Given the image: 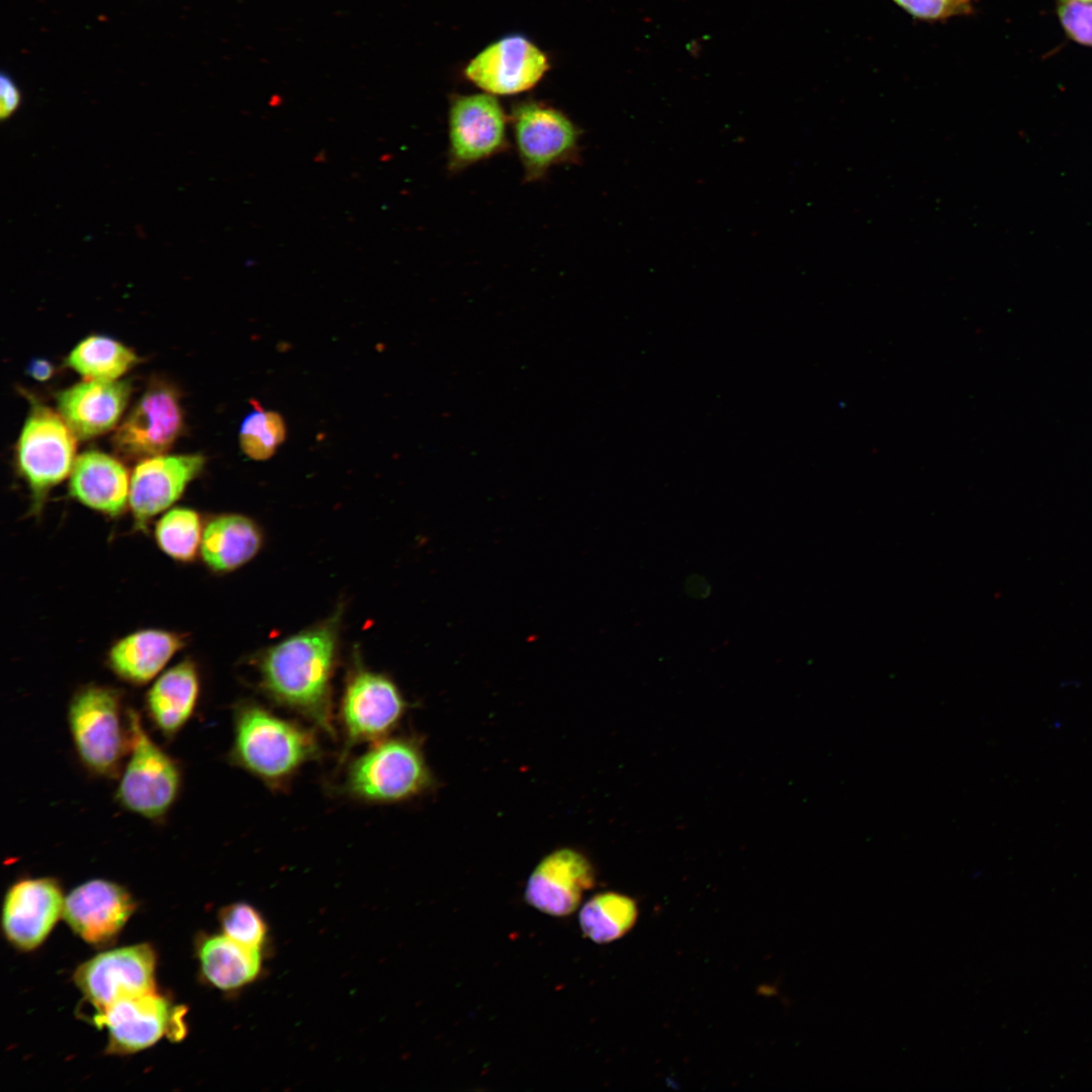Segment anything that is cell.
<instances>
[{"label": "cell", "instance_id": "1", "mask_svg": "<svg viewBox=\"0 0 1092 1092\" xmlns=\"http://www.w3.org/2000/svg\"><path fill=\"white\" fill-rule=\"evenodd\" d=\"M337 617L270 647L258 664L259 686L265 696L332 739L337 737L332 702Z\"/></svg>", "mask_w": 1092, "mask_h": 1092}, {"label": "cell", "instance_id": "2", "mask_svg": "<svg viewBox=\"0 0 1092 1092\" xmlns=\"http://www.w3.org/2000/svg\"><path fill=\"white\" fill-rule=\"evenodd\" d=\"M233 722L228 760L274 792L288 789L299 770L322 754L314 729L257 703H238Z\"/></svg>", "mask_w": 1092, "mask_h": 1092}, {"label": "cell", "instance_id": "3", "mask_svg": "<svg viewBox=\"0 0 1092 1092\" xmlns=\"http://www.w3.org/2000/svg\"><path fill=\"white\" fill-rule=\"evenodd\" d=\"M434 784L422 745L412 736H388L354 758L347 766L341 793L376 805L410 801Z\"/></svg>", "mask_w": 1092, "mask_h": 1092}, {"label": "cell", "instance_id": "4", "mask_svg": "<svg viewBox=\"0 0 1092 1092\" xmlns=\"http://www.w3.org/2000/svg\"><path fill=\"white\" fill-rule=\"evenodd\" d=\"M68 726L83 766L101 778H117L129 750L127 717L122 718V695L108 686L89 684L78 689L68 706Z\"/></svg>", "mask_w": 1092, "mask_h": 1092}, {"label": "cell", "instance_id": "5", "mask_svg": "<svg viewBox=\"0 0 1092 1092\" xmlns=\"http://www.w3.org/2000/svg\"><path fill=\"white\" fill-rule=\"evenodd\" d=\"M129 750L115 791L125 810L151 821H161L178 799L182 770L178 761L158 745L145 729L141 715L126 711Z\"/></svg>", "mask_w": 1092, "mask_h": 1092}, {"label": "cell", "instance_id": "6", "mask_svg": "<svg viewBox=\"0 0 1092 1092\" xmlns=\"http://www.w3.org/2000/svg\"><path fill=\"white\" fill-rule=\"evenodd\" d=\"M30 396V395H29ZM30 411L16 444V466L38 514L53 487L70 476L77 437L59 413L30 396Z\"/></svg>", "mask_w": 1092, "mask_h": 1092}, {"label": "cell", "instance_id": "7", "mask_svg": "<svg viewBox=\"0 0 1092 1092\" xmlns=\"http://www.w3.org/2000/svg\"><path fill=\"white\" fill-rule=\"evenodd\" d=\"M511 121L525 182L539 181L551 168L579 160L582 131L560 110L522 102L514 107Z\"/></svg>", "mask_w": 1092, "mask_h": 1092}, {"label": "cell", "instance_id": "8", "mask_svg": "<svg viewBox=\"0 0 1092 1092\" xmlns=\"http://www.w3.org/2000/svg\"><path fill=\"white\" fill-rule=\"evenodd\" d=\"M406 707L400 690L387 675L363 668L355 670L346 682L339 708L344 738L341 761L354 746L388 737Z\"/></svg>", "mask_w": 1092, "mask_h": 1092}, {"label": "cell", "instance_id": "9", "mask_svg": "<svg viewBox=\"0 0 1092 1092\" xmlns=\"http://www.w3.org/2000/svg\"><path fill=\"white\" fill-rule=\"evenodd\" d=\"M184 419L177 388L154 380L115 430L112 445L127 460L165 454L183 431Z\"/></svg>", "mask_w": 1092, "mask_h": 1092}, {"label": "cell", "instance_id": "10", "mask_svg": "<svg viewBox=\"0 0 1092 1092\" xmlns=\"http://www.w3.org/2000/svg\"><path fill=\"white\" fill-rule=\"evenodd\" d=\"M508 118L491 94L453 98L448 114L447 166L457 173L509 149Z\"/></svg>", "mask_w": 1092, "mask_h": 1092}, {"label": "cell", "instance_id": "11", "mask_svg": "<svg viewBox=\"0 0 1092 1092\" xmlns=\"http://www.w3.org/2000/svg\"><path fill=\"white\" fill-rule=\"evenodd\" d=\"M184 1010L155 991L124 998L98 1011L93 1020L108 1031L107 1052L131 1054L162 1037L179 1039L185 1033Z\"/></svg>", "mask_w": 1092, "mask_h": 1092}, {"label": "cell", "instance_id": "12", "mask_svg": "<svg viewBox=\"0 0 1092 1092\" xmlns=\"http://www.w3.org/2000/svg\"><path fill=\"white\" fill-rule=\"evenodd\" d=\"M156 953L149 944L102 952L80 965L74 981L86 999L103 1010L114 1002L155 991Z\"/></svg>", "mask_w": 1092, "mask_h": 1092}, {"label": "cell", "instance_id": "13", "mask_svg": "<svg viewBox=\"0 0 1092 1092\" xmlns=\"http://www.w3.org/2000/svg\"><path fill=\"white\" fill-rule=\"evenodd\" d=\"M201 454L158 455L141 460L130 475L128 508L136 530L171 509L203 470Z\"/></svg>", "mask_w": 1092, "mask_h": 1092}, {"label": "cell", "instance_id": "14", "mask_svg": "<svg viewBox=\"0 0 1092 1092\" xmlns=\"http://www.w3.org/2000/svg\"><path fill=\"white\" fill-rule=\"evenodd\" d=\"M64 903L62 889L52 878L16 882L3 904L2 926L7 939L23 950L37 947L63 914Z\"/></svg>", "mask_w": 1092, "mask_h": 1092}, {"label": "cell", "instance_id": "15", "mask_svg": "<svg viewBox=\"0 0 1092 1092\" xmlns=\"http://www.w3.org/2000/svg\"><path fill=\"white\" fill-rule=\"evenodd\" d=\"M595 883V870L586 856L573 848H559L536 866L528 879L525 898L543 913L567 916L578 908L583 893Z\"/></svg>", "mask_w": 1092, "mask_h": 1092}, {"label": "cell", "instance_id": "16", "mask_svg": "<svg viewBox=\"0 0 1092 1092\" xmlns=\"http://www.w3.org/2000/svg\"><path fill=\"white\" fill-rule=\"evenodd\" d=\"M547 70L544 54L516 35L487 47L469 63L465 75L488 94L510 95L535 86Z\"/></svg>", "mask_w": 1092, "mask_h": 1092}, {"label": "cell", "instance_id": "17", "mask_svg": "<svg viewBox=\"0 0 1092 1092\" xmlns=\"http://www.w3.org/2000/svg\"><path fill=\"white\" fill-rule=\"evenodd\" d=\"M134 906L123 887L96 879L81 884L66 897L63 916L82 939L102 946L117 936Z\"/></svg>", "mask_w": 1092, "mask_h": 1092}, {"label": "cell", "instance_id": "18", "mask_svg": "<svg viewBox=\"0 0 1092 1092\" xmlns=\"http://www.w3.org/2000/svg\"><path fill=\"white\" fill-rule=\"evenodd\" d=\"M131 390L125 380L84 379L57 394L58 412L77 439H92L118 424Z\"/></svg>", "mask_w": 1092, "mask_h": 1092}, {"label": "cell", "instance_id": "19", "mask_svg": "<svg viewBox=\"0 0 1092 1092\" xmlns=\"http://www.w3.org/2000/svg\"><path fill=\"white\" fill-rule=\"evenodd\" d=\"M130 476L116 458L100 451L78 455L69 476V493L77 502L115 518L128 507Z\"/></svg>", "mask_w": 1092, "mask_h": 1092}, {"label": "cell", "instance_id": "20", "mask_svg": "<svg viewBox=\"0 0 1092 1092\" xmlns=\"http://www.w3.org/2000/svg\"><path fill=\"white\" fill-rule=\"evenodd\" d=\"M186 643L184 634L164 629H143L115 641L106 662L122 681L144 686L156 679Z\"/></svg>", "mask_w": 1092, "mask_h": 1092}, {"label": "cell", "instance_id": "21", "mask_svg": "<svg viewBox=\"0 0 1092 1092\" xmlns=\"http://www.w3.org/2000/svg\"><path fill=\"white\" fill-rule=\"evenodd\" d=\"M196 663L184 659L162 672L146 695L147 715L167 739L175 737L192 718L200 696Z\"/></svg>", "mask_w": 1092, "mask_h": 1092}, {"label": "cell", "instance_id": "22", "mask_svg": "<svg viewBox=\"0 0 1092 1092\" xmlns=\"http://www.w3.org/2000/svg\"><path fill=\"white\" fill-rule=\"evenodd\" d=\"M261 544V532L251 519L223 514L204 526L200 555L210 570L225 573L251 560Z\"/></svg>", "mask_w": 1092, "mask_h": 1092}, {"label": "cell", "instance_id": "23", "mask_svg": "<svg viewBox=\"0 0 1092 1092\" xmlns=\"http://www.w3.org/2000/svg\"><path fill=\"white\" fill-rule=\"evenodd\" d=\"M197 953L203 978L225 992L252 984L263 969V949L239 943L224 933L202 937Z\"/></svg>", "mask_w": 1092, "mask_h": 1092}, {"label": "cell", "instance_id": "24", "mask_svg": "<svg viewBox=\"0 0 1092 1092\" xmlns=\"http://www.w3.org/2000/svg\"><path fill=\"white\" fill-rule=\"evenodd\" d=\"M139 361L122 343L100 335L83 339L69 353L66 364L84 379L117 380Z\"/></svg>", "mask_w": 1092, "mask_h": 1092}, {"label": "cell", "instance_id": "25", "mask_svg": "<svg viewBox=\"0 0 1092 1092\" xmlns=\"http://www.w3.org/2000/svg\"><path fill=\"white\" fill-rule=\"evenodd\" d=\"M637 906L633 899L614 892L595 895L580 910L583 933L598 943L622 937L634 925Z\"/></svg>", "mask_w": 1092, "mask_h": 1092}, {"label": "cell", "instance_id": "26", "mask_svg": "<svg viewBox=\"0 0 1092 1092\" xmlns=\"http://www.w3.org/2000/svg\"><path fill=\"white\" fill-rule=\"evenodd\" d=\"M204 526L193 509H169L157 520L154 537L159 548L181 563L193 561L200 553Z\"/></svg>", "mask_w": 1092, "mask_h": 1092}, {"label": "cell", "instance_id": "27", "mask_svg": "<svg viewBox=\"0 0 1092 1092\" xmlns=\"http://www.w3.org/2000/svg\"><path fill=\"white\" fill-rule=\"evenodd\" d=\"M252 403L254 408L241 425L240 445L248 457L267 460L285 440V423L278 413L265 411L254 400Z\"/></svg>", "mask_w": 1092, "mask_h": 1092}, {"label": "cell", "instance_id": "28", "mask_svg": "<svg viewBox=\"0 0 1092 1092\" xmlns=\"http://www.w3.org/2000/svg\"><path fill=\"white\" fill-rule=\"evenodd\" d=\"M222 933L244 945L263 949L268 939V925L257 908L237 902L219 911Z\"/></svg>", "mask_w": 1092, "mask_h": 1092}, {"label": "cell", "instance_id": "29", "mask_svg": "<svg viewBox=\"0 0 1092 1092\" xmlns=\"http://www.w3.org/2000/svg\"><path fill=\"white\" fill-rule=\"evenodd\" d=\"M1061 22L1076 41L1092 46V2L1062 0L1059 7Z\"/></svg>", "mask_w": 1092, "mask_h": 1092}, {"label": "cell", "instance_id": "30", "mask_svg": "<svg viewBox=\"0 0 1092 1092\" xmlns=\"http://www.w3.org/2000/svg\"><path fill=\"white\" fill-rule=\"evenodd\" d=\"M914 16L938 18L954 10L959 0H894Z\"/></svg>", "mask_w": 1092, "mask_h": 1092}, {"label": "cell", "instance_id": "31", "mask_svg": "<svg viewBox=\"0 0 1092 1092\" xmlns=\"http://www.w3.org/2000/svg\"><path fill=\"white\" fill-rule=\"evenodd\" d=\"M0 88V116L6 119L18 108L20 92L13 80L5 74L1 76Z\"/></svg>", "mask_w": 1092, "mask_h": 1092}, {"label": "cell", "instance_id": "32", "mask_svg": "<svg viewBox=\"0 0 1092 1092\" xmlns=\"http://www.w3.org/2000/svg\"><path fill=\"white\" fill-rule=\"evenodd\" d=\"M56 369L52 362L43 358H33L26 367V373L36 381H48L55 374Z\"/></svg>", "mask_w": 1092, "mask_h": 1092}, {"label": "cell", "instance_id": "33", "mask_svg": "<svg viewBox=\"0 0 1092 1092\" xmlns=\"http://www.w3.org/2000/svg\"><path fill=\"white\" fill-rule=\"evenodd\" d=\"M1075 1L1083 2V3H1090V2H1092V0H1075Z\"/></svg>", "mask_w": 1092, "mask_h": 1092}]
</instances>
